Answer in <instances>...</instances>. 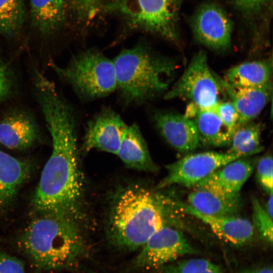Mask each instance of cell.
Segmentation results:
<instances>
[{"label": "cell", "mask_w": 273, "mask_h": 273, "mask_svg": "<svg viewBox=\"0 0 273 273\" xmlns=\"http://www.w3.org/2000/svg\"><path fill=\"white\" fill-rule=\"evenodd\" d=\"M42 214L20 235L18 247L38 272L72 268L85 253L77 220L62 214Z\"/></svg>", "instance_id": "obj_3"}, {"label": "cell", "mask_w": 273, "mask_h": 273, "mask_svg": "<svg viewBox=\"0 0 273 273\" xmlns=\"http://www.w3.org/2000/svg\"><path fill=\"white\" fill-rule=\"evenodd\" d=\"M272 194L269 195V198L266 202L264 209L269 214V215L272 218Z\"/></svg>", "instance_id": "obj_33"}, {"label": "cell", "mask_w": 273, "mask_h": 273, "mask_svg": "<svg viewBox=\"0 0 273 273\" xmlns=\"http://www.w3.org/2000/svg\"><path fill=\"white\" fill-rule=\"evenodd\" d=\"M240 158L212 151L187 155L166 166V175L155 188L162 190L175 185L193 187L217 169Z\"/></svg>", "instance_id": "obj_9"}, {"label": "cell", "mask_w": 273, "mask_h": 273, "mask_svg": "<svg viewBox=\"0 0 273 273\" xmlns=\"http://www.w3.org/2000/svg\"><path fill=\"white\" fill-rule=\"evenodd\" d=\"M271 60L244 62L229 69L224 79L235 87H260L271 83Z\"/></svg>", "instance_id": "obj_21"}, {"label": "cell", "mask_w": 273, "mask_h": 273, "mask_svg": "<svg viewBox=\"0 0 273 273\" xmlns=\"http://www.w3.org/2000/svg\"><path fill=\"white\" fill-rule=\"evenodd\" d=\"M126 125L113 110H101L87 122L82 149L87 152L96 149L117 155Z\"/></svg>", "instance_id": "obj_12"}, {"label": "cell", "mask_w": 273, "mask_h": 273, "mask_svg": "<svg viewBox=\"0 0 273 273\" xmlns=\"http://www.w3.org/2000/svg\"><path fill=\"white\" fill-rule=\"evenodd\" d=\"M48 65L82 101L104 98L117 89L113 61L97 50L91 49L79 53L63 67L52 60Z\"/></svg>", "instance_id": "obj_5"}, {"label": "cell", "mask_w": 273, "mask_h": 273, "mask_svg": "<svg viewBox=\"0 0 273 273\" xmlns=\"http://www.w3.org/2000/svg\"><path fill=\"white\" fill-rule=\"evenodd\" d=\"M261 128L249 122L239 126L232 134L228 153L246 157L262 150L260 146Z\"/></svg>", "instance_id": "obj_23"}, {"label": "cell", "mask_w": 273, "mask_h": 273, "mask_svg": "<svg viewBox=\"0 0 273 273\" xmlns=\"http://www.w3.org/2000/svg\"><path fill=\"white\" fill-rule=\"evenodd\" d=\"M164 224L155 232L133 259L132 266L142 270L161 269L188 254H196V249L179 231Z\"/></svg>", "instance_id": "obj_8"}, {"label": "cell", "mask_w": 273, "mask_h": 273, "mask_svg": "<svg viewBox=\"0 0 273 273\" xmlns=\"http://www.w3.org/2000/svg\"><path fill=\"white\" fill-rule=\"evenodd\" d=\"M32 22L42 34L54 33L65 20L64 0H30Z\"/></svg>", "instance_id": "obj_22"}, {"label": "cell", "mask_w": 273, "mask_h": 273, "mask_svg": "<svg viewBox=\"0 0 273 273\" xmlns=\"http://www.w3.org/2000/svg\"><path fill=\"white\" fill-rule=\"evenodd\" d=\"M170 202L175 209L201 220L207 224L223 242L235 247H242L252 239L254 230L252 223L247 219L236 215L212 216L202 214L188 203L171 198Z\"/></svg>", "instance_id": "obj_13"}, {"label": "cell", "mask_w": 273, "mask_h": 273, "mask_svg": "<svg viewBox=\"0 0 273 273\" xmlns=\"http://www.w3.org/2000/svg\"><path fill=\"white\" fill-rule=\"evenodd\" d=\"M0 273H25L22 261L0 248Z\"/></svg>", "instance_id": "obj_30"}, {"label": "cell", "mask_w": 273, "mask_h": 273, "mask_svg": "<svg viewBox=\"0 0 273 273\" xmlns=\"http://www.w3.org/2000/svg\"><path fill=\"white\" fill-rule=\"evenodd\" d=\"M25 16L24 0H0V33L15 36L21 30Z\"/></svg>", "instance_id": "obj_24"}, {"label": "cell", "mask_w": 273, "mask_h": 273, "mask_svg": "<svg viewBox=\"0 0 273 273\" xmlns=\"http://www.w3.org/2000/svg\"><path fill=\"white\" fill-rule=\"evenodd\" d=\"M252 226L261 238L272 245V218L255 197L252 198Z\"/></svg>", "instance_id": "obj_26"}, {"label": "cell", "mask_w": 273, "mask_h": 273, "mask_svg": "<svg viewBox=\"0 0 273 273\" xmlns=\"http://www.w3.org/2000/svg\"><path fill=\"white\" fill-rule=\"evenodd\" d=\"M30 171L29 162L0 149V209L6 208L14 200Z\"/></svg>", "instance_id": "obj_18"}, {"label": "cell", "mask_w": 273, "mask_h": 273, "mask_svg": "<svg viewBox=\"0 0 273 273\" xmlns=\"http://www.w3.org/2000/svg\"><path fill=\"white\" fill-rule=\"evenodd\" d=\"M241 9L248 12L260 10L271 0H233Z\"/></svg>", "instance_id": "obj_31"}, {"label": "cell", "mask_w": 273, "mask_h": 273, "mask_svg": "<svg viewBox=\"0 0 273 273\" xmlns=\"http://www.w3.org/2000/svg\"><path fill=\"white\" fill-rule=\"evenodd\" d=\"M17 87V77L13 65L0 52V105L14 96Z\"/></svg>", "instance_id": "obj_27"}, {"label": "cell", "mask_w": 273, "mask_h": 273, "mask_svg": "<svg viewBox=\"0 0 273 273\" xmlns=\"http://www.w3.org/2000/svg\"><path fill=\"white\" fill-rule=\"evenodd\" d=\"M52 142L33 197L41 213H55L79 218L83 183L77 155V118L70 103L56 89L41 93L36 100Z\"/></svg>", "instance_id": "obj_1"}, {"label": "cell", "mask_w": 273, "mask_h": 273, "mask_svg": "<svg viewBox=\"0 0 273 273\" xmlns=\"http://www.w3.org/2000/svg\"><path fill=\"white\" fill-rule=\"evenodd\" d=\"M187 203L198 212L212 216L236 215L241 206L240 195H229L205 188H194Z\"/></svg>", "instance_id": "obj_19"}, {"label": "cell", "mask_w": 273, "mask_h": 273, "mask_svg": "<svg viewBox=\"0 0 273 273\" xmlns=\"http://www.w3.org/2000/svg\"><path fill=\"white\" fill-rule=\"evenodd\" d=\"M185 115L194 122L200 143L214 147L229 145L232 134L213 110L201 109L191 104Z\"/></svg>", "instance_id": "obj_20"}, {"label": "cell", "mask_w": 273, "mask_h": 273, "mask_svg": "<svg viewBox=\"0 0 273 273\" xmlns=\"http://www.w3.org/2000/svg\"><path fill=\"white\" fill-rule=\"evenodd\" d=\"M212 110L233 134L238 127L239 120L238 113L233 104L230 101H220Z\"/></svg>", "instance_id": "obj_29"}, {"label": "cell", "mask_w": 273, "mask_h": 273, "mask_svg": "<svg viewBox=\"0 0 273 273\" xmlns=\"http://www.w3.org/2000/svg\"><path fill=\"white\" fill-rule=\"evenodd\" d=\"M170 197L140 185H131L114 195L108 213L107 236L109 242L124 251L141 249L150 237L170 221Z\"/></svg>", "instance_id": "obj_2"}, {"label": "cell", "mask_w": 273, "mask_h": 273, "mask_svg": "<svg viewBox=\"0 0 273 273\" xmlns=\"http://www.w3.org/2000/svg\"><path fill=\"white\" fill-rule=\"evenodd\" d=\"M117 155L129 168L146 172H154L157 170L147 143L135 124L126 125Z\"/></svg>", "instance_id": "obj_17"}, {"label": "cell", "mask_w": 273, "mask_h": 273, "mask_svg": "<svg viewBox=\"0 0 273 273\" xmlns=\"http://www.w3.org/2000/svg\"><path fill=\"white\" fill-rule=\"evenodd\" d=\"M245 158L235 160L217 169L193 188L207 189L229 195H240L254 167V161Z\"/></svg>", "instance_id": "obj_16"}, {"label": "cell", "mask_w": 273, "mask_h": 273, "mask_svg": "<svg viewBox=\"0 0 273 273\" xmlns=\"http://www.w3.org/2000/svg\"><path fill=\"white\" fill-rule=\"evenodd\" d=\"M40 126L34 115L21 107H12L0 116V144L14 150L28 149L41 138Z\"/></svg>", "instance_id": "obj_11"}, {"label": "cell", "mask_w": 273, "mask_h": 273, "mask_svg": "<svg viewBox=\"0 0 273 273\" xmlns=\"http://www.w3.org/2000/svg\"><path fill=\"white\" fill-rule=\"evenodd\" d=\"M222 93L214 74L209 68L206 53L200 51L192 58L184 72L164 98L188 100L198 108L212 110Z\"/></svg>", "instance_id": "obj_7"}, {"label": "cell", "mask_w": 273, "mask_h": 273, "mask_svg": "<svg viewBox=\"0 0 273 273\" xmlns=\"http://www.w3.org/2000/svg\"><path fill=\"white\" fill-rule=\"evenodd\" d=\"M153 121L165 141L179 152H191L200 146L195 125L185 115L159 111L154 114Z\"/></svg>", "instance_id": "obj_14"}, {"label": "cell", "mask_w": 273, "mask_h": 273, "mask_svg": "<svg viewBox=\"0 0 273 273\" xmlns=\"http://www.w3.org/2000/svg\"><path fill=\"white\" fill-rule=\"evenodd\" d=\"M181 2L182 0H115L107 9L121 14L132 27L176 41Z\"/></svg>", "instance_id": "obj_6"}, {"label": "cell", "mask_w": 273, "mask_h": 273, "mask_svg": "<svg viewBox=\"0 0 273 273\" xmlns=\"http://www.w3.org/2000/svg\"><path fill=\"white\" fill-rule=\"evenodd\" d=\"M160 273H223L222 268L208 259L194 258L174 261L161 268Z\"/></svg>", "instance_id": "obj_25"}, {"label": "cell", "mask_w": 273, "mask_h": 273, "mask_svg": "<svg viewBox=\"0 0 273 273\" xmlns=\"http://www.w3.org/2000/svg\"><path fill=\"white\" fill-rule=\"evenodd\" d=\"M272 157L271 155L262 157L257 165V178L261 186L269 195L272 194Z\"/></svg>", "instance_id": "obj_28"}, {"label": "cell", "mask_w": 273, "mask_h": 273, "mask_svg": "<svg viewBox=\"0 0 273 273\" xmlns=\"http://www.w3.org/2000/svg\"><path fill=\"white\" fill-rule=\"evenodd\" d=\"M113 62L117 89L127 105L143 104L165 93L178 66L143 44L123 50Z\"/></svg>", "instance_id": "obj_4"}, {"label": "cell", "mask_w": 273, "mask_h": 273, "mask_svg": "<svg viewBox=\"0 0 273 273\" xmlns=\"http://www.w3.org/2000/svg\"><path fill=\"white\" fill-rule=\"evenodd\" d=\"M194 36L200 43L215 51H224L231 45L233 23L219 6L206 4L200 6L192 22Z\"/></svg>", "instance_id": "obj_10"}, {"label": "cell", "mask_w": 273, "mask_h": 273, "mask_svg": "<svg viewBox=\"0 0 273 273\" xmlns=\"http://www.w3.org/2000/svg\"><path fill=\"white\" fill-rule=\"evenodd\" d=\"M240 273H272V269L270 266H264L248 269Z\"/></svg>", "instance_id": "obj_32"}, {"label": "cell", "mask_w": 273, "mask_h": 273, "mask_svg": "<svg viewBox=\"0 0 273 273\" xmlns=\"http://www.w3.org/2000/svg\"><path fill=\"white\" fill-rule=\"evenodd\" d=\"M216 79L238 115V126L251 122L268 103L272 96V83L255 87H235L214 74Z\"/></svg>", "instance_id": "obj_15"}]
</instances>
